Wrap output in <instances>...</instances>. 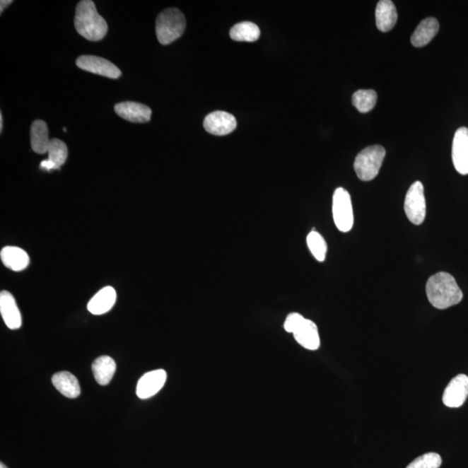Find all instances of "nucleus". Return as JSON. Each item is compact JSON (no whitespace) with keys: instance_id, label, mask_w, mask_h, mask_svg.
<instances>
[{"instance_id":"nucleus-1","label":"nucleus","mask_w":468,"mask_h":468,"mask_svg":"<svg viewBox=\"0 0 468 468\" xmlns=\"http://www.w3.org/2000/svg\"><path fill=\"white\" fill-rule=\"evenodd\" d=\"M428 301L437 309L444 310L458 305L463 293L457 282L447 272H438L428 279L426 286Z\"/></svg>"},{"instance_id":"nucleus-2","label":"nucleus","mask_w":468,"mask_h":468,"mask_svg":"<svg viewBox=\"0 0 468 468\" xmlns=\"http://www.w3.org/2000/svg\"><path fill=\"white\" fill-rule=\"evenodd\" d=\"M74 23L76 32L87 40H102L108 32L105 19L99 15L91 0H83L78 4Z\"/></svg>"},{"instance_id":"nucleus-3","label":"nucleus","mask_w":468,"mask_h":468,"mask_svg":"<svg viewBox=\"0 0 468 468\" xmlns=\"http://www.w3.org/2000/svg\"><path fill=\"white\" fill-rule=\"evenodd\" d=\"M283 328L286 332L293 333L295 340L307 350L317 351L320 349V337L317 326L313 321L306 320L301 314H289Z\"/></svg>"},{"instance_id":"nucleus-4","label":"nucleus","mask_w":468,"mask_h":468,"mask_svg":"<svg viewBox=\"0 0 468 468\" xmlns=\"http://www.w3.org/2000/svg\"><path fill=\"white\" fill-rule=\"evenodd\" d=\"M186 29V19L176 8L164 10L156 19V36L160 44L168 45L182 36Z\"/></svg>"},{"instance_id":"nucleus-5","label":"nucleus","mask_w":468,"mask_h":468,"mask_svg":"<svg viewBox=\"0 0 468 468\" xmlns=\"http://www.w3.org/2000/svg\"><path fill=\"white\" fill-rule=\"evenodd\" d=\"M386 156L385 148L381 145L370 146L356 157L354 168L358 177L363 182H370L379 174Z\"/></svg>"},{"instance_id":"nucleus-6","label":"nucleus","mask_w":468,"mask_h":468,"mask_svg":"<svg viewBox=\"0 0 468 468\" xmlns=\"http://www.w3.org/2000/svg\"><path fill=\"white\" fill-rule=\"evenodd\" d=\"M333 220L337 228L343 233L350 232L354 225V213L350 194L343 187L334 192L332 199Z\"/></svg>"},{"instance_id":"nucleus-7","label":"nucleus","mask_w":468,"mask_h":468,"mask_svg":"<svg viewBox=\"0 0 468 468\" xmlns=\"http://www.w3.org/2000/svg\"><path fill=\"white\" fill-rule=\"evenodd\" d=\"M404 211L406 218L413 224H423L426 217L424 187L421 182H416L409 187L406 194Z\"/></svg>"},{"instance_id":"nucleus-8","label":"nucleus","mask_w":468,"mask_h":468,"mask_svg":"<svg viewBox=\"0 0 468 468\" xmlns=\"http://www.w3.org/2000/svg\"><path fill=\"white\" fill-rule=\"evenodd\" d=\"M76 66L82 70L94 73L106 78L117 79L120 78L122 72L119 68L109 60L97 56L84 55L76 59Z\"/></svg>"},{"instance_id":"nucleus-9","label":"nucleus","mask_w":468,"mask_h":468,"mask_svg":"<svg viewBox=\"0 0 468 468\" xmlns=\"http://www.w3.org/2000/svg\"><path fill=\"white\" fill-rule=\"evenodd\" d=\"M452 163L460 175H468V129L462 127L455 132L452 147Z\"/></svg>"},{"instance_id":"nucleus-10","label":"nucleus","mask_w":468,"mask_h":468,"mask_svg":"<svg viewBox=\"0 0 468 468\" xmlns=\"http://www.w3.org/2000/svg\"><path fill=\"white\" fill-rule=\"evenodd\" d=\"M203 125L206 132L222 136L234 131L237 127V121L233 115L225 111H214L207 115Z\"/></svg>"},{"instance_id":"nucleus-11","label":"nucleus","mask_w":468,"mask_h":468,"mask_svg":"<svg viewBox=\"0 0 468 468\" xmlns=\"http://www.w3.org/2000/svg\"><path fill=\"white\" fill-rule=\"evenodd\" d=\"M468 397V377L459 375L450 382L443 393V404L448 408H460Z\"/></svg>"},{"instance_id":"nucleus-12","label":"nucleus","mask_w":468,"mask_h":468,"mask_svg":"<svg viewBox=\"0 0 468 468\" xmlns=\"http://www.w3.org/2000/svg\"><path fill=\"white\" fill-rule=\"evenodd\" d=\"M167 381V373L164 370L148 372L138 381L136 394L140 399L151 398L163 389Z\"/></svg>"},{"instance_id":"nucleus-13","label":"nucleus","mask_w":468,"mask_h":468,"mask_svg":"<svg viewBox=\"0 0 468 468\" xmlns=\"http://www.w3.org/2000/svg\"><path fill=\"white\" fill-rule=\"evenodd\" d=\"M115 111L124 120L135 124H144L151 121L152 110L147 105L136 102H124L115 106Z\"/></svg>"},{"instance_id":"nucleus-14","label":"nucleus","mask_w":468,"mask_h":468,"mask_svg":"<svg viewBox=\"0 0 468 468\" xmlns=\"http://www.w3.org/2000/svg\"><path fill=\"white\" fill-rule=\"evenodd\" d=\"M0 313L7 327L18 329L21 327L22 317L16 300L9 291H2L0 293Z\"/></svg>"},{"instance_id":"nucleus-15","label":"nucleus","mask_w":468,"mask_h":468,"mask_svg":"<svg viewBox=\"0 0 468 468\" xmlns=\"http://www.w3.org/2000/svg\"><path fill=\"white\" fill-rule=\"evenodd\" d=\"M117 301V291L111 286H106L98 291L88 304V310L93 315H103L113 308Z\"/></svg>"},{"instance_id":"nucleus-16","label":"nucleus","mask_w":468,"mask_h":468,"mask_svg":"<svg viewBox=\"0 0 468 468\" xmlns=\"http://www.w3.org/2000/svg\"><path fill=\"white\" fill-rule=\"evenodd\" d=\"M397 11L394 3L390 0L379 1L375 10V22L379 30L390 32L397 22Z\"/></svg>"},{"instance_id":"nucleus-17","label":"nucleus","mask_w":468,"mask_h":468,"mask_svg":"<svg viewBox=\"0 0 468 468\" xmlns=\"http://www.w3.org/2000/svg\"><path fill=\"white\" fill-rule=\"evenodd\" d=\"M0 258L7 268L14 271L26 269L30 264V257L25 250L17 247H4Z\"/></svg>"},{"instance_id":"nucleus-18","label":"nucleus","mask_w":468,"mask_h":468,"mask_svg":"<svg viewBox=\"0 0 468 468\" xmlns=\"http://www.w3.org/2000/svg\"><path fill=\"white\" fill-rule=\"evenodd\" d=\"M439 22L435 18H428L420 23L411 36V44L414 47H423L429 44L438 33Z\"/></svg>"},{"instance_id":"nucleus-19","label":"nucleus","mask_w":468,"mask_h":468,"mask_svg":"<svg viewBox=\"0 0 468 468\" xmlns=\"http://www.w3.org/2000/svg\"><path fill=\"white\" fill-rule=\"evenodd\" d=\"M52 383L63 396L68 398H76L80 396L81 389L78 380L70 372H59L52 377Z\"/></svg>"},{"instance_id":"nucleus-20","label":"nucleus","mask_w":468,"mask_h":468,"mask_svg":"<svg viewBox=\"0 0 468 468\" xmlns=\"http://www.w3.org/2000/svg\"><path fill=\"white\" fill-rule=\"evenodd\" d=\"M117 370V364L113 358L108 356H100L92 363L95 381L102 386L108 385Z\"/></svg>"},{"instance_id":"nucleus-21","label":"nucleus","mask_w":468,"mask_h":468,"mask_svg":"<svg viewBox=\"0 0 468 468\" xmlns=\"http://www.w3.org/2000/svg\"><path fill=\"white\" fill-rule=\"evenodd\" d=\"M49 130L47 124L42 120L33 122L30 127V145L33 151L37 153H47L49 145Z\"/></svg>"},{"instance_id":"nucleus-22","label":"nucleus","mask_w":468,"mask_h":468,"mask_svg":"<svg viewBox=\"0 0 468 468\" xmlns=\"http://www.w3.org/2000/svg\"><path fill=\"white\" fill-rule=\"evenodd\" d=\"M230 37L238 42H255L260 37V30L252 22H241L230 30Z\"/></svg>"},{"instance_id":"nucleus-23","label":"nucleus","mask_w":468,"mask_h":468,"mask_svg":"<svg viewBox=\"0 0 468 468\" xmlns=\"http://www.w3.org/2000/svg\"><path fill=\"white\" fill-rule=\"evenodd\" d=\"M378 94L373 90H359L352 95V103L361 113H368L374 109Z\"/></svg>"},{"instance_id":"nucleus-24","label":"nucleus","mask_w":468,"mask_h":468,"mask_svg":"<svg viewBox=\"0 0 468 468\" xmlns=\"http://www.w3.org/2000/svg\"><path fill=\"white\" fill-rule=\"evenodd\" d=\"M48 160L55 164L57 170L66 162L68 157V148L66 144L59 139H52L48 148Z\"/></svg>"},{"instance_id":"nucleus-25","label":"nucleus","mask_w":468,"mask_h":468,"mask_svg":"<svg viewBox=\"0 0 468 468\" xmlns=\"http://www.w3.org/2000/svg\"><path fill=\"white\" fill-rule=\"evenodd\" d=\"M307 245L317 262H324L327 253V244L320 233L310 232L307 236Z\"/></svg>"},{"instance_id":"nucleus-26","label":"nucleus","mask_w":468,"mask_h":468,"mask_svg":"<svg viewBox=\"0 0 468 468\" xmlns=\"http://www.w3.org/2000/svg\"><path fill=\"white\" fill-rule=\"evenodd\" d=\"M440 465V456L436 452H428L414 460L406 468H439Z\"/></svg>"},{"instance_id":"nucleus-27","label":"nucleus","mask_w":468,"mask_h":468,"mask_svg":"<svg viewBox=\"0 0 468 468\" xmlns=\"http://www.w3.org/2000/svg\"><path fill=\"white\" fill-rule=\"evenodd\" d=\"M40 168H42V170L46 171L57 170V167L55 166V164L52 163L51 160L48 159L43 160V162L40 163Z\"/></svg>"},{"instance_id":"nucleus-28","label":"nucleus","mask_w":468,"mask_h":468,"mask_svg":"<svg viewBox=\"0 0 468 468\" xmlns=\"http://www.w3.org/2000/svg\"><path fill=\"white\" fill-rule=\"evenodd\" d=\"M13 3L11 0H2L1 2H0V13H3V11L6 8L7 6H10L11 4Z\"/></svg>"},{"instance_id":"nucleus-29","label":"nucleus","mask_w":468,"mask_h":468,"mask_svg":"<svg viewBox=\"0 0 468 468\" xmlns=\"http://www.w3.org/2000/svg\"><path fill=\"white\" fill-rule=\"evenodd\" d=\"M3 128H4L3 115L2 113H0V132L3 131Z\"/></svg>"},{"instance_id":"nucleus-30","label":"nucleus","mask_w":468,"mask_h":468,"mask_svg":"<svg viewBox=\"0 0 468 468\" xmlns=\"http://www.w3.org/2000/svg\"><path fill=\"white\" fill-rule=\"evenodd\" d=\"M0 468H7V467L5 465V464L1 463V464H0Z\"/></svg>"},{"instance_id":"nucleus-31","label":"nucleus","mask_w":468,"mask_h":468,"mask_svg":"<svg viewBox=\"0 0 468 468\" xmlns=\"http://www.w3.org/2000/svg\"><path fill=\"white\" fill-rule=\"evenodd\" d=\"M64 132H66V131H67V129H66V128H64Z\"/></svg>"}]
</instances>
